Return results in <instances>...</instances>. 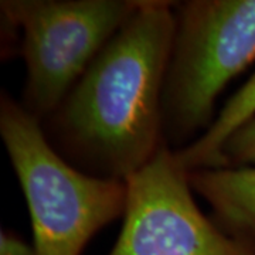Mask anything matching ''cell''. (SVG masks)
Listing matches in <instances>:
<instances>
[{
  "instance_id": "cell-5",
  "label": "cell",
  "mask_w": 255,
  "mask_h": 255,
  "mask_svg": "<svg viewBox=\"0 0 255 255\" xmlns=\"http://www.w3.org/2000/svg\"><path fill=\"white\" fill-rule=\"evenodd\" d=\"M124 224L110 255H255L207 219L191 194L189 172L164 143L127 180Z\"/></svg>"
},
{
  "instance_id": "cell-6",
  "label": "cell",
  "mask_w": 255,
  "mask_h": 255,
  "mask_svg": "<svg viewBox=\"0 0 255 255\" xmlns=\"http://www.w3.org/2000/svg\"><path fill=\"white\" fill-rule=\"evenodd\" d=\"M193 191L213 209V221L230 237L255 247V167L189 172Z\"/></svg>"
},
{
  "instance_id": "cell-3",
  "label": "cell",
  "mask_w": 255,
  "mask_h": 255,
  "mask_svg": "<svg viewBox=\"0 0 255 255\" xmlns=\"http://www.w3.org/2000/svg\"><path fill=\"white\" fill-rule=\"evenodd\" d=\"M173 13L163 139L179 150L209 129L220 92L255 60V0L173 1Z\"/></svg>"
},
{
  "instance_id": "cell-1",
  "label": "cell",
  "mask_w": 255,
  "mask_h": 255,
  "mask_svg": "<svg viewBox=\"0 0 255 255\" xmlns=\"http://www.w3.org/2000/svg\"><path fill=\"white\" fill-rule=\"evenodd\" d=\"M173 1L140 0L133 14L41 122L47 140L84 173L125 182L164 145L163 88Z\"/></svg>"
},
{
  "instance_id": "cell-7",
  "label": "cell",
  "mask_w": 255,
  "mask_h": 255,
  "mask_svg": "<svg viewBox=\"0 0 255 255\" xmlns=\"http://www.w3.org/2000/svg\"><path fill=\"white\" fill-rule=\"evenodd\" d=\"M255 117V73L226 102L219 117L210 128L190 145L174 150L187 172L200 169H217L220 152L227 139L237 129Z\"/></svg>"
},
{
  "instance_id": "cell-4",
  "label": "cell",
  "mask_w": 255,
  "mask_h": 255,
  "mask_svg": "<svg viewBox=\"0 0 255 255\" xmlns=\"http://www.w3.org/2000/svg\"><path fill=\"white\" fill-rule=\"evenodd\" d=\"M140 0H3V20L18 28L27 80L21 105L46 121Z\"/></svg>"
},
{
  "instance_id": "cell-8",
  "label": "cell",
  "mask_w": 255,
  "mask_h": 255,
  "mask_svg": "<svg viewBox=\"0 0 255 255\" xmlns=\"http://www.w3.org/2000/svg\"><path fill=\"white\" fill-rule=\"evenodd\" d=\"M220 167H255V117L228 137L220 152Z\"/></svg>"
},
{
  "instance_id": "cell-2",
  "label": "cell",
  "mask_w": 255,
  "mask_h": 255,
  "mask_svg": "<svg viewBox=\"0 0 255 255\" xmlns=\"http://www.w3.org/2000/svg\"><path fill=\"white\" fill-rule=\"evenodd\" d=\"M0 135L26 196L36 255H81L127 207V182L100 179L70 164L21 102L0 98Z\"/></svg>"
},
{
  "instance_id": "cell-9",
  "label": "cell",
  "mask_w": 255,
  "mask_h": 255,
  "mask_svg": "<svg viewBox=\"0 0 255 255\" xmlns=\"http://www.w3.org/2000/svg\"><path fill=\"white\" fill-rule=\"evenodd\" d=\"M0 255H36L34 248L30 247L21 241L20 238L9 233V231H1L0 236Z\"/></svg>"
}]
</instances>
